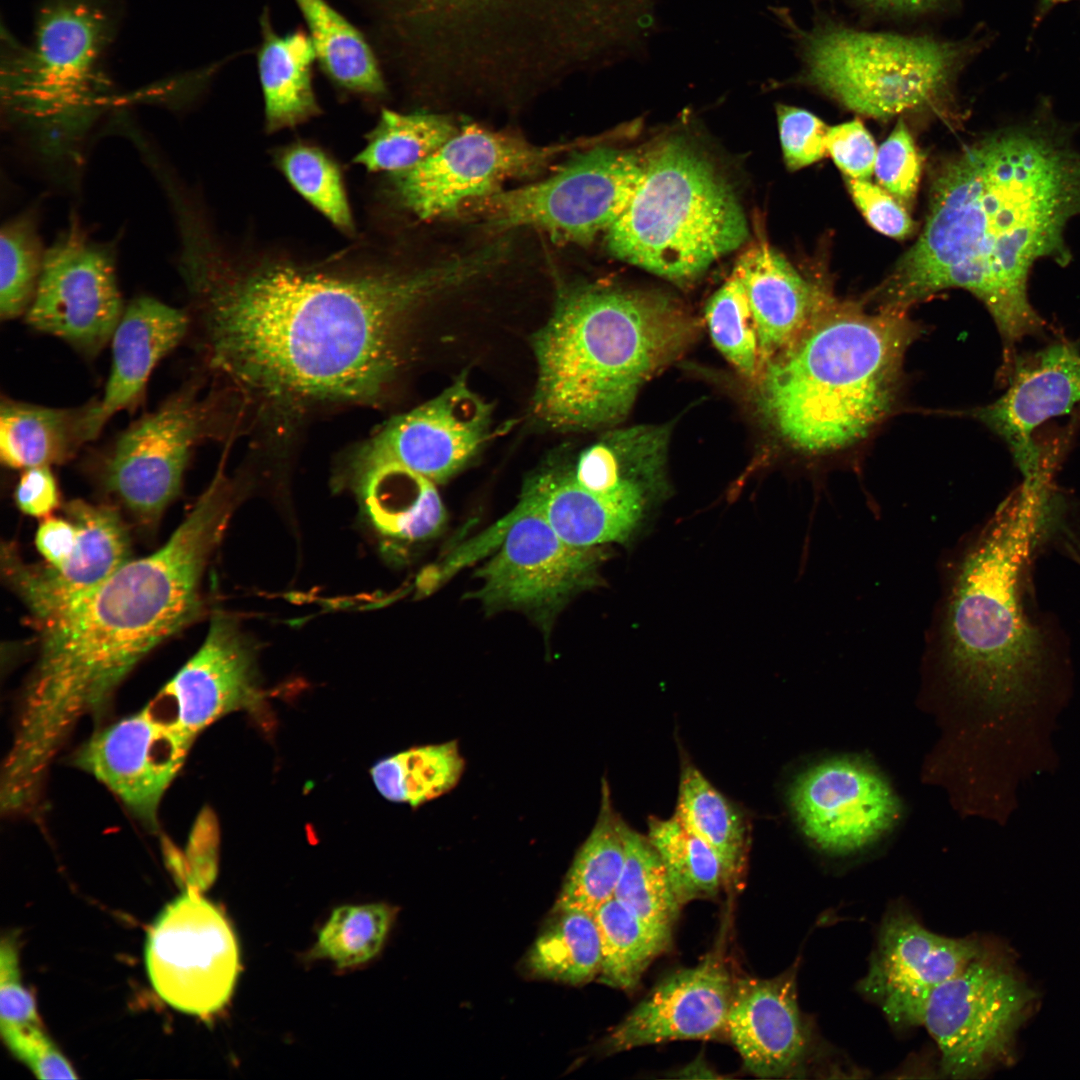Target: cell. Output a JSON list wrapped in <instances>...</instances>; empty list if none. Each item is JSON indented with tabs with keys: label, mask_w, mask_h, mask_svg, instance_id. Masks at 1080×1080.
Returning a JSON list of instances; mask_svg holds the SVG:
<instances>
[{
	"label": "cell",
	"mask_w": 1080,
	"mask_h": 1080,
	"mask_svg": "<svg viewBox=\"0 0 1080 1080\" xmlns=\"http://www.w3.org/2000/svg\"><path fill=\"white\" fill-rule=\"evenodd\" d=\"M256 667L252 641L232 616L217 612L198 651L147 706L195 740L223 716L259 708Z\"/></svg>",
	"instance_id": "obj_19"
},
{
	"label": "cell",
	"mask_w": 1080,
	"mask_h": 1080,
	"mask_svg": "<svg viewBox=\"0 0 1080 1080\" xmlns=\"http://www.w3.org/2000/svg\"><path fill=\"white\" fill-rule=\"evenodd\" d=\"M145 964L171 1007L209 1017L229 1001L239 972L236 936L224 914L194 888L175 898L147 934Z\"/></svg>",
	"instance_id": "obj_14"
},
{
	"label": "cell",
	"mask_w": 1080,
	"mask_h": 1080,
	"mask_svg": "<svg viewBox=\"0 0 1080 1080\" xmlns=\"http://www.w3.org/2000/svg\"><path fill=\"white\" fill-rule=\"evenodd\" d=\"M11 1053L39 1079H76L74 1069L44 1031L42 1024L0 1028Z\"/></svg>",
	"instance_id": "obj_47"
},
{
	"label": "cell",
	"mask_w": 1080,
	"mask_h": 1080,
	"mask_svg": "<svg viewBox=\"0 0 1080 1080\" xmlns=\"http://www.w3.org/2000/svg\"><path fill=\"white\" fill-rule=\"evenodd\" d=\"M341 473L383 536L417 542L436 536L446 511L435 483L393 462L342 459Z\"/></svg>",
	"instance_id": "obj_29"
},
{
	"label": "cell",
	"mask_w": 1080,
	"mask_h": 1080,
	"mask_svg": "<svg viewBox=\"0 0 1080 1080\" xmlns=\"http://www.w3.org/2000/svg\"><path fill=\"white\" fill-rule=\"evenodd\" d=\"M674 814L716 853L725 888L736 885L747 861V824L742 814L689 763L682 768Z\"/></svg>",
	"instance_id": "obj_34"
},
{
	"label": "cell",
	"mask_w": 1080,
	"mask_h": 1080,
	"mask_svg": "<svg viewBox=\"0 0 1080 1080\" xmlns=\"http://www.w3.org/2000/svg\"><path fill=\"white\" fill-rule=\"evenodd\" d=\"M312 41L316 63L338 90L377 100L388 91L386 74L365 32L329 0H293Z\"/></svg>",
	"instance_id": "obj_32"
},
{
	"label": "cell",
	"mask_w": 1080,
	"mask_h": 1080,
	"mask_svg": "<svg viewBox=\"0 0 1080 1080\" xmlns=\"http://www.w3.org/2000/svg\"><path fill=\"white\" fill-rule=\"evenodd\" d=\"M679 1077L683 1078H719L720 1076L715 1074V1071L708 1066L701 1058L687 1065L682 1070H679Z\"/></svg>",
	"instance_id": "obj_54"
},
{
	"label": "cell",
	"mask_w": 1080,
	"mask_h": 1080,
	"mask_svg": "<svg viewBox=\"0 0 1080 1080\" xmlns=\"http://www.w3.org/2000/svg\"><path fill=\"white\" fill-rule=\"evenodd\" d=\"M279 166L295 190L340 230H354L352 213L335 162L316 147L296 144L281 153Z\"/></svg>",
	"instance_id": "obj_44"
},
{
	"label": "cell",
	"mask_w": 1080,
	"mask_h": 1080,
	"mask_svg": "<svg viewBox=\"0 0 1080 1080\" xmlns=\"http://www.w3.org/2000/svg\"><path fill=\"white\" fill-rule=\"evenodd\" d=\"M77 525L65 514V517H46L40 523L35 543L45 560L44 565L55 568L60 566L73 551L77 541Z\"/></svg>",
	"instance_id": "obj_52"
},
{
	"label": "cell",
	"mask_w": 1080,
	"mask_h": 1080,
	"mask_svg": "<svg viewBox=\"0 0 1080 1080\" xmlns=\"http://www.w3.org/2000/svg\"><path fill=\"white\" fill-rule=\"evenodd\" d=\"M874 172L879 183L899 201H912L920 180L921 159L902 119L877 150Z\"/></svg>",
	"instance_id": "obj_45"
},
{
	"label": "cell",
	"mask_w": 1080,
	"mask_h": 1080,
	"mask_svg": "<svg viewBox=\"0 0 1080 1080\" xmlns=\"http://www.w3.org/2000/svg\"><path fill=\"white\" fill-rule=\"evenodd\" d=\"M735 979L720 952L660 981L608 1034L613 1054L674 1040L719 1039L726 1026Z\"/></svg>",
	"instance_id": "obj_22"
},
{
	"label": "cell",
	"mask_w": 1080,
	"mask_h": 1080,
	"mask_svg": "<svg viewBox=\"0 0 1080 1080\" xmlns=\"http://www.w3.org/2000/svg\"><path fill=\"white\" fill-rule=\"evenodd\" d=\"M491 427V406L460 375L432 399L391 417L343 459L393 462L442 483L472 462Z\"/></svg>",
	"instance_id": "obj_17"
},
{
	"label": "cell",
	"mask_w": 1080,
	"mask_h": 1080,
	"mask_svg": "<svg viewBox=\"0 0 1080 1080\" xmlns=\"http://www.w3.org/2000/svg\"><path fill=\"white\" fill-rule=\"evenodd\" d=\"M116 272L114 243L93 239L71 214L46 248L26 323L95 358L111 341L125 309Z\"/></svg>",
	"instance_id": "obj_15"
},
{
	"label": "cell",
	"mask_w": 1080,
	"mask_h": 1080,
	"mask_svg": "<svg viewBox=\"0 0 1080 1080\" xmlns=\"http://www.w3.org/2000/svg\"><path fill=\"white\" fill-rule=\"evenodd\" d=\"M189 328L187 311L151 296L137 297L125 307L110 341V374L95 409L99 434L116 413L140 401L154 368Z\"/></svg>",
	"instance_id": "obj_28"
},
{
	"label": "cell",
	"mask_w": 1080,
	"mask_h": 1080,
	"mask_svg": "<svg viewBox=\"0 0 1080 1080\" xmlns=\"http://www.w3.org/2000/svg\"><path fill=\"white\" fill-rule=\"evenodd\" d=\"M600 936L599 981L625 991L639 984L649 965L670 946L672 928L650 923L612 898L593 914Z\"/></svg>",
	"instance_id": "obj_35"
},
{
	"label": "cell",
	"mask_w": 1080,
	"mask_h": 1080,
	"mask_svg": "<svg viewBox=\"0 0 1080 1080\" xmlns=\"http://www.w3.org/2000/svg\"><path fill=\"white\" fill-rule=\"evenodd\" d=\"M796 971L735 979L726 1037L757 1077L800 1076L811 1060L814 1032L798 1003Z\"/></svg>",
	"instance_id": "obj_23"
},
{
	"label": "cell",
	"mask_w": 1080,
	"mask_h": 1080,
	"mask_svg": "<svg viewBox=\"0 0 1080 1080\" xmlns=\"http://www.w3.org/2000/svg\"><path fill=\"white\" fill-rule=\"evenodd\" d=\"M689 332L688 320L662 297L597 284L561 287L532 338L536 420L557 430L622 420Z\"/></svg>",
	"instance_id": "obj_4"
},
{
	"label": "cell",
	"mask_w": 1080,
	"mask_h": 1080,
	"mask_svg": "<svg viewBox=\"0 0 1080 1080\" xmlns=\"http://www.w3.org/2000/svg\"><path fill=\"white\" fill-rule=\"evenodd\" d=\"M626 856L614 898L640 918L673 928L681 905L648 837L626 825Z\"/></svg>",
	"instance_id": "obj_41"
},
{
	"label": "cell",
	"mask_w": 1080,
	"mask_h": 1080,
	"mask_svg": "<svg viewBox=\"0 0 1080 1080\" xmlns=\"http://www.w3.org/2000/svg\"><path fill=\"white\" fill-rule=\"evenodd\" d=\"M1080 402V351L1055 342L1017 360L1007 391L975 416L1008 445L1025 483L1044 481L1040 452L1032 434L1050 418Z\"/></svg>",
	"instance_id": "obj_24"
},
{
	"label": "cell",
	"mask_w": 1080,
	"mask_h": 1080,
	"mask_svg": "<svg viewBox=\"0 0 1080 1080\" xmlns=\"http://www.w3.org/2000/svg\"><path fill=\"white\" fill-rule=\"evenodd\" d=\"M77 525L75 547L58 567L24 563L11 547L2 552L10 583L40 621L107 579L130 560L127 531L117 512L77 499L64 507Z\"/></svg>",
	"instance_id": "obj_25"
},
{
	"label": "cell",
	"mask_w": 1080,
	"mask_h": 1080,
	"mask_svg": "<svg viewBox=\"0 0 1080 1080\" xmlns=\"http://www.w3.org/2000/svg\"><path fill=\"white\" fill-rule=\"evenodd\" d=\"M256 66L264 100L266 128H291L320 113L313 87L316 53L306 29L279 34L271 9L259 15Z\"/></svg>",
	"instance_id": "obj_31"
},
{
	"label": "cell",
	"mask_w": 1080,
	"mask_h": 1080,
	"mask_svg": "<svg viewBox=\"0 0 1080 1080\" xmlns=\"http://www.w3.org/2000/svg\"><path fill=\"white\" fill-rule=\"evenodd\" d=\"M846 183L856 205L875 230L896 239L911 234L914 224L909 214L888 192L869 180L847 177Z\"/></svg>",
	"instance_id": "obj_50"
},
{
	"label": "cell",
	"mask_w": 1080,
	"mask_h": 1080,
	"mask_svg": "<svg viewBox=\"0 0 1080 1080\" xmlns=\"http://www.w3.org/2000/svg\"><path fill=\"white\" fill-rule=\"evenodd\" d=\"M643 172L644 158L636 153L595 147L542 181L475 199V208L496 228L533 227L558 240L587 244L619 218Z\"/></svg>",
	"instance_id": "obj_11"
},
{
	"label": "cell",
	"mask_w": 1080,
	"mask_h": 1080,
	"mask_svg": "<svg viewBox=\"0 0 1080 1080\" xmlns=\"http://www.w3.org/2000/svg\"><path fill=\"white\" fill-rule=\"evenodd\" d=\"M394 916L385 903L338 907L320 930L312 955L338 968L361 965L382 949Z\"/></svg>",
	"instance_id": "obj_42"
},
{
	"label": "cell",
	"mask_w": 1080,
	"mask_h": 1080,
	"mask_svg": "<svg viewBox=\"0 0 1080 1080\" xmlns=\"http://www.w3.org/2000/svg\"><path fill=\"white\" fill-rule=\"evenodd\" d=\"M97 399L78 407H47L8 397L0 405V459L13 469L62 464L98 435Z\"/></svg>",
	"instance_id": "obj_30"
},
{
	"label": "cell",
	"mask_w": 1080,
	"mask_h": 1080,
	"mask_svg": "<svg viewBox=\"0 0 1080 1080\" xmlns=\"http://www.w3.org/2000/svg\"><path fill=\"white\" fill-rule=\"evenodd\" d=\"M1032 1001V991L1016 974L984 951L935 988L921 1025L938 1047L941 1074L974 1078L1001 1062Z\"/></svg>",
	"instance_id": "obj_12"
},
{
	"label": "cell",
	"mask_w": 1080,
	"mask_h": 1080,
	"mask_svg": "<svg viewBox=\"0 0 1080 1080\" xmlns=\"http://www.w3.org/2000/svg\"><path fill=\"white\" fill-rule=\"evenodd\" d=\"M626 824L616 814L603 781L597 820L567 872L555 909L594 914L614 898L626 856Z\"/></svg>",
	"instance_id": "obj_33"
},
{
	"label": "cell",
	"mask_w": 1080,
	"mask_h": 1080,
	"mask_svg": "<svg viewBox=\"0 0 1080 1080\" xmlns=\"http://www.w3.org/2000/svg\"><path fill=\"white\" fill-rule=\"evenodd\" d=\"M193 742L146 706L96 732L76 753L74 763L153 828L161 801Z\"/></svg>",
	"instance_id": "obj_20"
},
{
	"label": "cell",
	"mask_w": 1080,
	"mask_h": 1080,
	"mask_svg": "<svg viewBox=\"0 0 1080 1080\" xmlns=\"http://www.w3.org/2000/svg\"><path fill=\"white\" fill-rule=\"evenodd\" d=\"M1080 216V151L1048 113L997 130L936 170L929 210L915 244L879 295L904 307L948 288L976 296L990 312L1007 358L1044 321L1028 299L1033 265H1067L1068 223Z\"/></svg>",
	"instance_id": "obj_2"
},
{
	"label": "cell",
	"mask_w": 1080,
	"mask_h": 1080,
	"mask_svg": "<svg viewBox=\"0 0 1080 1080\" xmlns=\"http://www.w3.org/2000/svg\"><path fill=\"white\" fill-rule=\"evenodd\" d=\"M438 13L463 20L508 22L558 7L570 0H414Z\"/></svg>",
	"instance_id": "obj_48"
},
{
	"label": "cell",
	"mask_w": 1080,
	"mask_h": 1080,
	"mask_svg": "<svg viewBox=\"0 0 1080 1080\" xmlns=\"http://www.w3.org/2000/svg\"><path fill=\"white\" fill-rule=\"evenodd\" d=\"M459 129L447 116L383 108L355 161L370 171H405L440 148Z\"/></svg>",
	"instance_id": "obj_38"
},
{
	"label": "cell",
	"mask_w": 1080,
	"mask_h": 1080,
	"mask_svg": "<svg viewBox=\"0 0 1080 1080\" xmlns=\"http://www.w3.org/2000/svg\"><path fill=\"white\" fill-rule=\"evenodd\" d=\"M649 491L631 485L610 495L590 492L572 479L555 453L528 478L517 506L539 513L568 544L592 548L625 540Z\"/></svg>",
	"instance_id": "obj_26"
},
{
	"label": "cell",
	"mask_w": 1080,
	"mask_h": 1080,
	"mask_svg": "<svg viewBox=\"0 0 1080 1080\" xmlns=\"http://www.w3.org/2000/svg\"><path fill=\"white\" fill-rule=\"evenodd\" d=\"M733 273L749 302L758 337L760 369L764 370L800 337L831 296L803 278L765 242L746 250Z\"/></svg>",
	"instance_id": "obj_27"
},
{
	"label": "cell",
	"mask_w": 1080,
	"mask_h": 1080,
	"mask_svg": "<svg viewBox=\"0 0 1080 1080\" xmlns=\"http://www.w3.org/2000/svg\"><path fill=\"white\" fill-rule=\"evenodd\" d=\"M710 336L722 355L744 376L760 369L758 337L744 287L732 273L705 307Z\"/></svg>",
	"instance_id": "obj_43"
},
{
	"label": "cell",
	"mask_w": 1080,
	"mask_h": 1080,
	"mask_svg": "<svg viewBox=\"0 0 1080 1080\" xmlns=\"http://www.w3.org/2000/svg\"><path fill=\"white\" fill-rule=\"evenodd\" d=\"M46 248L37 209L5 221L0 230V318L10 321L27 312L37 290Z\"/></svg>",
	"instance_id": "obj_40"
},
{
	"label": "cell",
	"mask_w": 1080,
	"mask_h": 1080,
	"mask_svg": "<svg viewBox=\"0 0 1080 1080\" xmlns=\"http://www.w3.org/2000/svg\"><path fill=\"white\" fill-rule=\"evenodd\" d=\"M794 31L803 63L798 81L875 118L935 103L977 49L968 42L840 26Z\"/></svg>",
	"instance_id": "obj_9"
},
{
	"label": "cell",
	"mask_w": 1080,
	"mask_h": 1080,
	"mask_svg": "<svg viewBox=\"0 0 1080 1080\" xmlns=\"http://www.w3.org/2000/svg\"><path fill=\"white\" fill-rule=\"evenodd\" d=\"M177 268L201 371L262 449L286 448L317 413L384 404L416 310L480 274L473 255L408 272L248 268L208 230L181 240Z\"/></svg>",
	"instance_id": "obj_1"
},
{
	"label": "cell",
	"mask_w": 1080,
	"mask_h": 1080,
	"mask_svg": "<svg viewBox=\"0 0 1080 1080\" xmlns=\"http://www.w3.org/2000/svg\"><path fill=\"white\" fill-rule=\"evenodd\" d=\"M238 487L224 467L170 539L37 621L40 650L23 693L16 734L29 750L57 754L75 725L97 715L136 664L202 610L201 580Z\"/></svg>",
	"instance_id": "obj_3"
},
{
	"label": "cell",
	"mask_w": 1080,
	"mask_h": 1080,
	"mask_svg": "<svg viewBox=\"0 0 1080 1080\" xmlns=\"http://www.w3.org/2000/svg\"><path fill=\"white\" fill-rule=\"evenodd\" d=\"M124 0H40L30 47L7 41L1 114L32 158L59 179H74L88 137L112 104L106 58Z\"/></svg>",
	"instance_id": "obj_7"
},
{
	"label": "cell",
	"mask_w": 1080,
	"mask_h": 1080,
	"mask_svg": "<svg viewBox=\"0 0 1080 1080\" xmlns=\"http://www.w3.org/2000/svg\"><path fill=\"white\" fill-rule=\"evenodd\" d=\"M873 8L898 13H918L935 8L942 0H864Z\"/></svg>",
	"instance_id": "obj_53"
},
{
	"label": "cell",
	"mask_w": 1080,
	"mask_h": 1080,
	"mask_svg": "<svg viewBox=\"0 0 1080 1080\" xmlns=\"http://www.w3.org/2000/svg\"><path fill=\"white\" fill-rule=\"evenodd\" d=\"M647 837L666 868L681 906L697 899L713 898L725 887L723 868L716 853L675 814L668 819L650 818Z\"/></svg>",
	"instance_id": "obj_39"
},
{
	"label": "cell",
	"mask_w": 1080,
	"mask_h": 1080,
	"mask_svg": "<svg viewBox=\"0 0 1080 1080\" xmlns=\"http://www.w3.org/2000/svg\"><path fill=\"white\" fill-rule=\"evenodd\" d=\"M528 970L535 976L584 984L599 975L601 943L594 915L578 909H553L529 950Z\"/></svg>",
	"instance_id": "obj_37"
},
{
	"label": "cell",
	"mask_w": 1080,
	"mask_h": 1080,
	"mask_svg": "<svg viewBox=\"0 0 1080 1080\" xmlns=\"http://www.w3.org/2000/svg\"><path fill=\"white\" fill-rule=\"evenodd\" d=\"M747 238L730 184L679 137L644 157L642 179L605 236L615 258L675 282L696 278Z\"/></svg>",
	"instance_id": "obj_8"
},
{
	"label": "cell",
	"mask_w": 1080,
	"mask_h": 1080,
	"mask_svg": "<svg viewBox=\"0 0 1080 1080\" xmlns=\"http://www.w3.org/2000/svg\"><path fill=\"white\" fill-rule=\"evenodd\" d=\"M826 149L846 177L869 180L877 155L873 137L857 119L830 127Z\"/></svg>",
	"instance_id": "obj_49"
},
{
	"label": "cell",
	"mask_w": 1080,
	"mask_h": 1080,
	"mask_svg": "<svg viewBox=\"0 0 1080 1080\" xmlns=\"http://www.w3.org/2000/svg\"><path fill=\"white\" fill-rule=\"evenodd\" d=\"M784 161L790 170L801 169L826 153L828 127L813 113L785 104L776 105Z\"/></svg>",
	"instance_id": "obj_46"
},
{
	"label": "cell",
	"mask_w": 1080,
	"mask_h": 1080,
	"mask_svg": "<svg viewBox=\"0 0 1080 1080\" xmlns=\"http://www.w3.org/2000/svg\"><path fill=\"white\" fill-rule=\"evenodd\" d=\"M492 541L499 548L477 571L481 586L470 594L488 611L518 609L546 625L595 583V547L568 544L535 511L516 506L477 544L484 549Z\"/></svg>",
	"instance_id": "obj_13"
},
{
	"label": "cell",
	"mask_w": 1080,
	"mask_h": 1080,
	"mask_svg": "<svg viewBox=\"0 0 1080 1080\" xmlns=\"http://www.w3.org/2000/svg\"><path fill=\"white\" fill-rule=\"evenodd\" d=\"M465 771L457 740L412 747L377 762L371 777L387 800L421 806L452 791Z\"/></svg>",
	"instance_id": "obj_36"
},
{
	"label": "cell",
	"mask_w": 1080,
	"mask_h": 1080,
	"mask_svg": "<svg viewBox=\"0 0 1080 1080\" xmlns=\"http://www.w3.org/2000/svg\"><path fill=\"white\" fill-rule=\"evenodd\" d=\"M563 149L471 124L413 167L393 174L395 188L415 215L433 219L496 193L509 179L538 174Z\"/></svg>",
	"instance_id": "obj_16"
},
{
	"label": "cell",
	"mask_w": 1080,
	"mask_h": 1080,
	"mask_svg": "<svg viewBox=\"0 0 1080 1080\" xmlns=\"http://www.w3.org/2000/svg\"><path fill=\"white\" fill-rule=\"evenodd\" d=\"M983 952L970 938L939 935L910 912L894 909L884 917L859 992L876 1003L892 1026L921 1025L925 1004L940 984Z\"/></svg>",
	"instance_id": "obj_18"
},
{
	"label": "cell",
	"mask_w": 1080,
	"mask_h": 1080,
	"mask_svg": "<svg viewBox=\"0 0 1080 1080\" xmlns=\"http://www.w3.org/2000/svg\"><path fill=\"white\" fill-rule=\"evenodd\" d=\"M795 818L820 849L849 854L889 831L899 813L887 782L870 766L831 759L804 771L790 791Z\"/></svg>",
	"instance_id": "obj_21"
},
{
	"label": "cell",
	"mask_w": 1080,
	"mask_h": 1080,
	"mask_svg": "<svg viewBox=\"0 0 1080 1080\" xmlns=\"http://www.w3.org/2000/svg\"><path fill=\"white\" fill-rule=\"evenodd\" d=\"M1047 488L1023 483L997 509L953 572L941 625L945 663L966 690L1000 706L1025 702L1044 658L1021 579L1046 520Z\"/></svg>",
	"instance_id": "obj_6"
},
{
	"label": "cell",
	"mask_w": 1080,
	"mask_h": 1080,
	"mask_svg": "<svg viewBox=\"0 0 1080 1080\" xmlns=\"http://www.w3.org/2000/svg\"><path fill=\"white\" fill-rule=\"evenodd\" d=\"M18 508L33 517L46 518L59 505L57 481L50 466L24 469L15 489Z\"/></svg>",
	"instance_id": "obj_51"
},
{
	"label": "cell",
	"mask_w": 1080,
	"mask_h": 1080,
	"mask_svg": "<svg viewBox=\"0 0 1080 1080\" xmlns=\"http://www.w3.org/2000/svg\"><path fill=\"white\" fill-rule=\"evenodd\" d=\"M913 332L902 309L870 314L831 297L763 370L764 403L777 430L812 453L863 438L893 400Z\"/></svg>",
	"instance_id": "obj_5"
},
{
	"label": "cell",
	"mask_w": 1080,
	"mask_h": 1080,
	"mask_svg": "<svg viewBox=\"0 0 1080 1080\" xmlns=\"http://www.w3.org/2000/svg\"><path fill=\"white\" fill-rule=\"evenodd\" d=\"M192 376L154 411L114 439L100 459L104 488L144 523L158 520L178 495L193 450L208 439L232 441L221 394Z\"/></svg>",
	"instance_id": "obj_10"
}]
</instances>
